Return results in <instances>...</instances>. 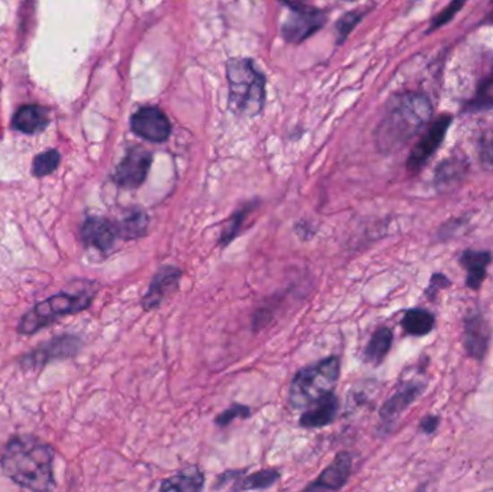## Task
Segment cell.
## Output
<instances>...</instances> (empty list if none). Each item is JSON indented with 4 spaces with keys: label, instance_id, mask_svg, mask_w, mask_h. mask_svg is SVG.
I'll list each match as a JSON object with an SVG mask.
<instances>
[{
    "label": "cell",
    "instance_id": "cell-11",
    "mask_svg": "<svg viewBox=\"0 0 493 492\" xmlns=\"http://www.w3.org/2000/svg\"><path fill=\"white\" fill-rule=\"evenodd\" d=\"M118 236L116 222L101 217H89L82 226V238L87 247L97 248L108 255L115 247Z\"/></svg>",
    "mask_w": 493,
    "mask_h": 492
},
{
    "label": "cell",
    "instance_id": "cell-14",
    "mask_svg": "<svg viewBox=\"0 0 493 492\" xmlns=\"http://www.w3.org/2000/svg\"><path fill=\"white\" fill-rule=\"evenodd\" d=\"M464 347L469 356L482 359L485 357L490 341V326L482 315H471L464 324Z\"/></svg>",
    "mask_w": 493,
    "mask_h": 492
},
{
    "label": "cell",
    "instance_id": "cell-32",
    "mask_svg": "<svg viewBox=\"0 0 493 492\" xmlns=\"http://www.w3.org/2000/svg\"><path fill=\"white\" fill-rule=\"evenodd\" d=\"M437 418L424 419L423 422H421V429L426 433L435 432L436 427H437Z\"/></svg>",
    "mask_w": 493,
    "mask_h": 492
},
{
    "label": "cell",
    "instance_id": "cell-3",
    "mask_svg": "<svg viewBox=\"0 0 493 492\" xmlns=\"http://www.w3.org/2000/svg\"><path fill=\"white\" fill-rule=\"evenodd\" d=\"M229 106L239 116L253 117L262 111L265 99V80L262 71L246 58H232L227 64Z\"/></svg>",
    "mask_w": 493,
    "mask_h": 492
},
{
    "label": "cell",
    "instance_id": "cell-25",
    "mask_svg": "<svg viewBox=\"0 0 493 492\" xmlns=\"http://www.w3.org/2000/svg\"><path fill=\"white\" fill-rule=\"evenodd\" d=\"M280 478V472L276 470H264L255 472L250 477H246L238 484L234 485L232 489L236 491H251V489H265L276 484Z\"/></svg>",
    "mask_w": 493,
    "mask_h": 492
},
{
    "label": "cell",
    "instance_id": "cell-17",
    "mask_svg": "<svg viewBox=\"0 0 493 492\" xmlns=\"http://www.w3.org/2000/svg\"><path fill=\"white\" fill-rule=\"evenodd\" d=\"M116 226L120 237L125 240H137L148 234L149 215L140 208H132L123 217L122 221L116 222Z\"/></svg>",
    "mask_w": 493,
    "mask_h": 492
},
{
    "label": "cell",
    "instance_id": "cell-22",
    "mask_svg": "<svg viewBox=\"0 0 493 492\" xmlns=\"http://www.w3.org/2000/svg\"><path fill=\"white\" fill-rule=\"evenodd\" d=\"M435 316L424 309H411L402 318V328L405 332L414 337L428 335L435 328Z\"/></svg>",
    "mask_w": 493,
    "mask_h": 492
},
{
    "label": "cell",
    "instance_id": "cell-33",
    "mask_svg": "<svg viewBox=\"0 0 493 492\" xmlns=\"http://www.w3.org/2000/svg\"><path fill=\"white\" fill-rule=\"evenodd\" d=\"M284 4H289L290 8L298 9L302 8L305 4L306 0H283Z\"/></svg>",
    "mask_w": 493,
    "mask_h": 492
},
{
    "label": "cell",
    "instance_id": "cell-13",
    "mask_svg": "<svg viewBox=\"0 0 493 492\" xmlns=\"http://www.w3.org/2000/svg\"><path fill=\"white\" fill-rule=\"evenodd\" d=\"M352 470V456L348 452H339L333 462L319 475L316 481L306 487V491H339L345 487Z\"/></svg>",
    "mask_w": 493,
    "mask_h": 492
},
{
    "label": "cell",
    "instance_id": "cell-20",
    "mask_svg": "<svg viewBox=\"0 0 493 492\" xmlns=\"http://www.w3.org/2000/svg\"><path fill=\"white\" fill-rule=\"evenodd\" d=\"M48 125V113L39 106H25L13 117V126L23 134H37Z\"/></svg>",
    "mask_w": 493,
    "mask_h": 492
},
{
    "label": "cell",
    "instance_id": "cell-5",
    "mask_svg": "<svg viewBox=\"0 0 493 492\" xmlns=\"http://www.w3.org/2000/svg\"><path fill=\"white\" fill-rule=\"evenodd\" d=\"M92 299L94 293L91 292H63L54 295L30 307L19 321L18 331L23 335L39 332L42 328L51 325L66 315L85 311L91 305Z\"/></svg>",
    "mask_w": 493,
    "mask_h": 492
},
{
    "label": "cell",
    "instance_id": "cell-28",
    "mask_svg": "<svg viewBox=\"0 0 493 492\" xmlns=\"http://www.w3.org/2000/svg\"><path fill=\"white\" fill-rule=\"evenodd\" d=\"M250 408L246 406V404H232L231 408L227 409V410L222 411L221 415L217 416L215 423L220 427H227V426L231 425L234 419H246L250 416Z\"/></svg>",
    "mask_w": 493,
    "mask_h": 492
},
{
    "label": "cell",
    "instance_id": "cell-24",
    "mask_svg": "<svg viewBox=\"0 0 493 492\" xmlns=\"http://www.w3.org/2000/svg\"><path fill=\"white\" fill-rule=\"evenodd\" d=\"M257 207V204H253V203H248V204L244 205L243 208L237 210L234 214H232L231 219L227 221L224 229H222L221 236H220V245L222 247H227L229 243L236 240L237 236L241 233L243 229L244 221H246V217L250 215V212Z\"/></svg>",
    "mask_w": 493,
    "mask_h": 492
},
{
    "label": "cell",
    "instance_id": "cell-15",
    "mask_svg": "<svg viewBox=\"0 0 493 492\" xmlns=\"http://www.w3.org/2000/svg\"><path fill=\"white\" fill-rule=\"evenodd\" d=\"M339 410V400L335 393H328L316 403L310 406L309 410L303 413L300 418V426L306 429H317L324 426L331 425L336 419Z\"/></svg>",
    "mask_w": 493,
    "mask_h": 492
},
{
    "label": "cell",
    "instance_id": "cell-19",
    "mask_svg": "<svg viewBox=\"0 0 493 492\" xmlns=\"http://www.w3.org/2000/svg\"><path fill=\"white\" fill-rule=\"evenodd\" d=\"M205 477L198 468H186L179 474L168 478L160 485V491L194 492L203 488Z\"/></svg>",
    "mask_w": 493,
    "mask_h": 492
},
{
    "label": "cell",
    "instance_id": "cell-7",
    "mask_svg": "<svg viewBox=\"0 0 493 492\" xmlns=\"http://www.w3.org/2000/svg\"><path fill=\"white\" fill-rule=\"evenodd\" d=\"M450 125H452V117L445 115L442 116V117H438V119L428 127L426 134L421 137V141L416 144V148L412 149L411 155H410L409 160H407V168H409V170H411V172H419V170L433 158L436 151L442 146Z\"/></svg>",
    "mask_w": 493,
    "mask_h": 492
},
{
    "label": "cell",
    "instance_id": "cell-12",
    "mask_svg": "<svg viewBox=\"0 0 493 492\" xmlns=\"http://www.w3.org/2000/svg\"><path fill=\"white\" fill-rule=\"evenodd\" d=\"M182 272L175 266H163L156 272L151 279L149 290L142 299L144 311H155L162 305L165 298L179 285Z\"/></svg>",
    "mask_w": 493,
    "mask_h": 492
},
{
    "label": "cell",
    "instance_id": "cell-30",
    "mask_svg": "<svg viewBox=\"0 0 493 492\" xmlns=\"http://www.w3.org/2000/svg\"><path fill=\"white\" fill-rule=\"evenodd\" d=\"M361 19L362 15L359 12H348L345 16L339 19L338 23H336L339 42H342L350 34V30H354Z\"/></svg>",
    "mask_w": 493,
    "mask_h": 492
},
{
    "label": "cell",
    "instance_id": "cell-8",
    "mask_svg": "<svg viewBox=\"0 0 493 492\" xmlns=\"http://www.w3.org/2000/svg\"><path fill=\"white\" fill-rule=\"evenodd\" d=\"M82 349V341L74 335H63V337L52 338L48 342L39 345L35 351L30 352L21 361L23 367H41L54 359L68 358L74 357Z\"/></svg>",
    "mask_w": 493,
    "mask_h": 492
},
{
    "label": "cell",
    "instance_id": "cell-23",
    "mask_svg": "<svg viewBox=\"0 0 493 492\" xmlns=\"http://www.w3.org/2000/svg\"><path fill=\"white\" fill-rule=\"evenodd\" d=\"M466 174V163L462 160H450L443 162L436 170V186L449 188L457 184Z\"/></svg>",
    "mask_w": 493,
    "mask_h": 492
},
{
    "label": "cell",
    "instance_id": "cell-27",
    "mask_svg": "<svg viewBox=\"0 0 493 492\" xmlns=\"http://www.w3.org/2000/svg\"><path fill=\"white\" fill-rule=\"evenodd\" d=\"M59 160H61V155H59L58 151H56V149H51L48 152L41 153V155H38L33 160L32 174L38 177V178L51 175L58 168Z\"/></svg>",
    "mask_w": 493,
    "mask_h": 492
},
{
    "label": "cell",
    "instance_id": "cell-10",
    "mask_svg": "<svg viewBox=\"0 0 493 492\" xmlns=\"http://www.w3.org/2000/svg\"><path fill=\"white\" fill-rule=\"evenodd\" d=\"M132 130L146 141L162 143L170 136V123L160 108H143L133 115Z\"/></svg>",
    "mask_w": 493,
    "mask_h": 492
},
{
    "label": "cell",
    "instance_id": "cell-4",
    "mask_svg": "<svg viewBox=\"0 0 493 492\" xmlns=\"http://www.w3.org/2000/svg\"><path fill=\"white\" fill-rule=\"evenodd\" d=\"M341 373L338 357H329L296 374L289 393V403L293 409L310 408L324 394L333 392Z\"/></svg>",
    "mask_w": 493,
    "mask_h": 492
},
{
    "label": "cell",
    "instance_id": "cell-2",
    "mask_svg": "<svg viewBox=\"0 0 493 492\" xmlns=\"http://www.w3.org/2000/svg\"><path fill=\"white\" fill-rule=\"evenodd\" d=\"M431 115L433 106L424 94L407 93L394 97L376 129L378 148L384 153L404 148L412 137L428 126Z\"/></svg>",
    "mask_w": 493,
    "mask_h": 492
},
{
    "label": "cell",
    "instance_id": "cell-26",
    "mask_svg": "<svg viewBox=\"0 0 493 492\" xmlns=\"http://www.w3.org/2000/svg\"><path fill=\"white\" fill-rule=\"evenodd\" d=\"M471 111H486L493 108V71L479 84L476 96L468 104Z\"/></svg>",
    "mask_w": 493,
    "mask_h": 492
},
{
    "label": "cell",
    "instance_id": "cell-1",
    "mask_svg": "<svg viewBox=\"0 0 493 492\" xmlns=\"http://www.w3.org/2000/svg\"><path fill=\"white\" fill-rule=\"evenodd\" d=\"M54 449L35 437L16 436L6 445L2 455L4 475L22 488L49 491L56 488L52 472Z\"/></svg>",
    "mask_w": 493,
    "mask_h": 492
},
{
    "label": "cell",
    "instance_id": "cell-31",
    "mask_svg": "<svg viewBox=\"0 0 493 492\" xmlns=\"http://www.w3.org/2000/svg\"><path fill=\"white\" fill-rule=\"evenodd\" d=\"M464 4H466V0H452L449 6H447L445 11L440 12L437 18L433 21L430 30H438V28H442V26L445 25V23L450 22V21L454 18L457 12L463 8Z\"/></svg>",
    "mask_w": 493,
    "mask_h": 492
},
{
    "label": "cell",
    "instance_id": "cell-16",
    "mask_svg": "<svg viewBox=\"0 0 493 492\" xmlns=\"http://www.w3.org/2000/svg\"><path fill=\"white\" fill-rule=\"evenodd\" d=\"M423 385L409 384L405 385L404 389L398 390L394 396L391 397L379 411L381 420L386 425L394 422L398 416L402 415L405 409L409 408L410 404L421 394Z\"/></svg>",
    "mask_w": 493,
    "mask_h": 492
},
{
    "label": "cell",
    "instance_id": "cell-18",
    "mask_svg": "<svg viewBox=\"0 0 493 492\" xmlns=\"http://www.w3.org/2000/svg\"><path fill=\"white\" fill-rule=\"evenodd\" d=\"M492 262V255L486 252H464L461 257V263L468 271V286L479 289L486 278V269Z\"/></svg>",
    "mask_w": 493,
    "mask_h": 492
},
{
    "label": "cell",
    "instance_id": "cell-9",
    "mask_svg": "<svg viewBox=\"0 0 493 492\" xmlns=\"http://www.w3.org/2000/svg\"><path fill=\"white\" fill-rule=\"evenodd\" d=\"M326 22L324 12L312 8H298L286 21L281 30L284 39L293 44L303 42L312 37L316 30H321Z\"/></svg>",
    "mask_w": 493,
    "mask_h": 492
},
{
    "label": "cell",
    "instance_id": "cell-6",
    "mask_svg": "<svg viewBox=\"0 0 493 492\" xmlns=\"http://www.w3.org/2000/svg\"><path fill=\"white\" fill-rule=\"evenodd\" d=\"M151 165V153L146 149L136 148L129 149L125 153L122 162L116 168L115 179L118 186L125 189L139 188L146 178H148L149 169Z\"/></svg>",
    "mask_w": 493,
    "mask_h": 492
},
{
    "label": "cell",
    "instance_id": "cell-29",
    "mask_svg": "<svg viewBox=\"0 0 493 492\" xmlns=\"http://www.w3.org/2000/svg\"><path fill=\"white\" fill-rule=\"evenodd\" d=\"M479 160L486 170L493 172V132L482 137L479 144Z\"/></svg>",
    "mask_w": 493,
    "mask_h": 492
},
{
    "label": "cell",
    "instance_id": "cell-21",
    "mask_svg": "<svg viewBox=\"0 0 493 492\" xmlns=\"http://www.w3.org/2000/svg\"><path fill=\"white\" fill-rule=\"evenodd\" d=\"M393 345V332L388 328H381L372 335L369 340L368 345L364 351L365 361L378 366L379 363H383V359L385 358L386 354L391 350Z\"/></svg>",
    "mask_w": 493,
    "mask_h": 492
}]
</instances>
